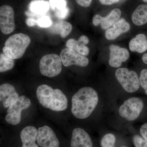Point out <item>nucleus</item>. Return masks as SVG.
I'll list each match as a JSON object with an SVG mask.
<instances>
[{"instance_id":"26","label":"nucleus","mask_w":147,"mask_h":147,"mask_svg":"<svg viewBox=\"0 0 147 147\" xmlns=\"http://www.w3.org/2000/svg\"><path fill=\"white\" fill-rule=\"evenodd\" d=\"M50 3L52 8L57 10L67 7L66 0H50Z\"/></svg>"},{"instance_id":"25","label":"nucleus","mask_w":147,"mask_h":147,"mask_svg":"<svg viewBox=\"0 0 147 147\" xmlns=\"http://www.w3.org/2000/svg\"><path fill=\"white\" fill-rule=\"evenodd\" d=\"M37 26L41 28H50L53 25V22L50 17L47 16H42L37 20Z\"/></svg>"},{"instance_id":"13","label":"nucleus","mask_w":147,"mask_h":147,"mask_svg":"<svg viewBox=\"0 0 147 147\" xmlns=\"http://www.w3.org/2000/svg\"><path fill=\"white\" fill-rule=\"evenodd\" d=\"M70 146L94 147V145L89 134L83 129L76 127L72 131Z\"/></svg>"},{"instance_id":"16","label":"nucleus","mask_w":147,"mask_h":147,"mask_svg":"<svg viewBox=\"0 0 147 147\" xmlns=\"http://www.w3.org/2000/svg\"><path fill=\"white\" fill-rule=\"evenodd\" d=\"M37 132V129L34 126L24 127L20 133L22 144L21 147H39L36 143Z\"/></svg>"},{"instance_id":"24","label":"nucleus","mask_w":147,"mask_h":147,"mask_svg":"<svg viewBox=\"0 0 147 147\" xmlns=\"http://www.w3.org/2000/svg\"><path fill=\"white\" fill-rule=\"evenodd\" d=\"M131 140L134 147H147V142L139 134L133 135Z\"/></svg>"},{"instance_id":"10","label":"nucleus","mask_w":147,"mask_h":147,"mask_svg":"<svg viewBox=\"0 0 147 147\" xmlns=\"http://www.w3.org/2000/svg\"><path fill=\"white\" fill-rule=\"evenodd\" d=\"M36 142L40 147H59L57 137L50 127L45 125L38 129Z\"/></svg>"},{"instance_id":"31","label":"nucleus","mask_w":147,"mask_h":147,"mask_svg":"<svg viewBox=\"0 0 147 147\" xmlns=\"http://www.w3.org/2000/svg\"><path fill=\"white\" fill-rule=\"evenodd\" d=\"M26 24L30 27H33L35 26H37V20L32 18H27L26 20Z\"/></svg>"},{"instance_id":"23","label":"nucleus","mask_w":147,"mask_h":147,"mask_svg":"<svg viewBox=\"0 0 147 147\" xmlns=\"http://www.w3.org/2000/svg\"><path fill=\"white\" fill-rule=\"evenodd\" d=\"M116 142L115 135L113 133H107L100 139V147H115Z\"/></svg>"},{"instance_id":"1","label":"nucleus","mask_w":147,"mask_h":147,"mask_svg":"<svg viewBox=\"0 0 147 147\" xmlns=\"http://www.w3.org/2000/svg\"><path fill=\"white\" fill-rule=\"evenodd\" d=\"M98 100V94L93 88H81L71 98V113L77 119H86L94 111Z\"/></svg>"},{"instance_id":"34","label":"nucleus","mask_w":147,"mask_h":147,"mask_svg":"<svg viewBox=\"0 0 147 147\" xmlns=\"http://www.w3.org/2000/svg\"><path fill=\"white\" fill-rule=\"evenodd\" d=\"M142 61L145 64L147 65V53L144 54L142 58Z\"/></svg>"},{"instance_id":"2","label":"nucleus","mask_w":147,"mask_h":147,"mask_svg":"<svg viewBox=\"0 0 147 147\" xmlns=\"http://www.w3.org/2000/svg\"><path fill=\"white\" fill-rule=\"evenodd\" d=\"M38 100L43 107L56 112L63 111L68 107V100L65 95L59 89H54L42 84L36 91Z\"/></svg>"},{"instance_id":"36","label":"nucleus","mask_w":147,"mask_h":147,"mask_svg":"<svg viewBox=\"0 0 147 147\" xmlns=\"http://www.w3.org/2000/svg\"><path fill=\"white\" fill-rule=\"evenodd\" d=\"M119 147H127L126 146H122Z\"/></svg>"},{"instance_id":"5","label":"nucleus","mask_w":147,"mask_h":147,"mask_svg":"<svg viewBox=\"0 0 147 147\" xmlns=\"http://www.w3.org/2000/svg\"><path fill=\"white\" fill-rule=\"evenodd\" d=\"M144 107V102L141 98H129L120 106L119 114L122 118L128 121H132L139 117Z\"/></svg>"},{"instance_id":"33","label":"nucleus","mask_w":147,"mask_h":147,"mask_svg":"<svg viewBox=\"0 0 147 147\" xmlns=\"http://www.w3.org/2000/svg\"><path fill=\"white\" fill-rule=\"evenodd\" d=\"M78 40L84 43L85 45H87L89 42V39L85 35H82L80 36Z\"/></svg>"},{"instance_id":"11","label":"nucleus","mask_w":147,"mask_h":147,"mask_svg":"<svg viewBox=\"0 0 147 147\" xmlns=\"http://www.w3.org/2000/svg\"><path fill=\"white\" fill-rule=\"evenodd\" d=\"M109 49L110 53L109 64L112 67H119L122 63L126 61L129 58V53L125 48L113 44L110 45Z\"/></svg>"},{"instance_id":"18","label":"nucleus","mask_w":147,"mask_h":147,"mask_svg":"<svg viewBox=\"0 0 147 147\" xmlns=\"http://www.w3.org/2000/svg\"><path fill=\"white\" fill-rule=\"evenodd\" d=\"M131 21L134 25L142 26L147 23V4L140 5L132 13Z\"/></svg>"},{"instance_id":"15","label":"nucleus","mask_w":147,"mask_h":147,"mask_svg":"<svg viewBox=\"0 0 147 147\" xmlns=\"http://www.w3.org/2000/svg\"><path fill=\"white\" fill-rule=\"evenodd\" d=\"M130 28V25L128 22L124 18H121L107 30L105 33V38L108 40H113L122 34L128 32Z\"/></svg>"},{"instance_id":"4","label":"nucleus","mask_w":147,"mask_h":147,"mask_svg":"<svg viewBox=\"0 0 147 147\" xmlns=\"http://www.w3.org/2000/svg\"><path fill=\"white\" fill-rule=\"evenodd\" d=\"M116 79L125 92L133 93L140 88V83L138 74L135 71L127 68H120L115 73Z\"/></svg>"},{"instance_id":"28","label":"nucleus","mask_w":147,"mask_h":147,"mask_svg":"<svg viewBox=\"0 0 147 147\" xmlns=\"http://www.w3.org/2000/svg\"><path fill=\"white\" fill-rule=\"evenodd\" d=\"M69 9L67 7L57 10L56 15L58 18L60 19H64L68 15Z\"/></svg>"},{"instance_id":"8","label":"nucleus","mask_w":147,"mask_h":147,"mask_svg":"<svg viewBox=\"0 0 147 147\" xmlns=\"http://www.w3.org/2000/svg\"><path fill=\"white\" fill-rule=\"evenodd\" d=\"M60 57L63 64L66 67L72 65L85 67L89 63L88 59L86 56L80 55L69 48H66L62 50Z\"/></svg>"},{"instance_id":"6","label":"nucleus","mask_w":147,"mask_h":147,"mask_svg":"<svg viewBox=\"0 0 147 147\" xmlns=\"http://www.w3.org/2000/svg\"><path fill=\"white\" fill-rule=\"evenodd\" d=\"M39 69L43 76L50 78L58 76L62 69L60 57L54 54L44 55L40 61Z\"/></svg>"},{"instance_id":"9","label":"nucleus","mask_w":147,"mask_h":147,"mask_svg":"<svg viewBox=\"0 0 147 147\" xmlns=\"http://www.w3.org/2000/svg\"><path fill=\"white\" fill-rule=\"evenodd\" d=\"M15 28L14 12L11 6L3 5L0 7V30L3 34H10Z\"/></svg>"},{"instance_id":"29","label":"nucleus","mask_w":147,"mask_h":147,"mask_svg":"<svg viewBox=\"0 0 147 147\" xmlns=\"http://www.w3.org/2000/svg\"><path fill=\"white\" fill-rule=\"evenodd\" d=\"M140 135L147 142V123L144 124L140 129Z\"/></svg>"},{"instance_id":"7","label":"nucleus","mask_w":147,"mask_h":147,"mask_svg":"<svg viewBox=\"0 0 147 147\" xmlns=\"http://www.w3.org/2000/svg\"><path fill=\"white\" fill-rule=\"evenodd\" d=\"M31 104V101L25 96H19L9 107L5 119L7 123L11 125H17L21 119L22 110L28 109Z\"/></svg>"},{"instance_id":"22","label":"nucleus","mask_w":147,"mask_h":147,"mask_svg":"<svg viewBox=\"0 0 147 147\" xmlns=\"http://www.w3.org/2000/svg\"><path fill=\"white\" fill-rule=\"evenodd\" d=\"M15 62L13 59L8 57L3 53L0 55V72H5L14 67Z\"/></svg>"},{"instance_id":"20","label":"nucleus","mask_w":147,"mask_h":147,"mask_svg":"<svg viewBox=\"0 0 147 147\" xmlns=\"http://www.w3.org/2000/svg\"><path fill=\"white\" fill-rule=\"evenodd\" d=\"M65 45L67 48L72 49L83 56H87L89 54L88 47L79 40H76L73 38L69 39Z\"/></svg>"},{"instance_id":"32","label":"nucleus","mask_w":147,"mask_h":147,"mask_svg":"<svg viewBox=\"0 0 147 147\" xmlns=\"http://www.w3.org/2000/svg\"><path fill=\"white\" fill-rule=\"evenodd\" d=\"M119 0H99L100 2L104 5H111L118 2Z\"/></svg>"},{"instance_id":"3","label":"nucleus","mask_w":147,"mask_h":147,"mask_svg":"<svg viewBox=\"0 0 147 147\" xmlns=\"http://www.w3.org/2000/svg\"><path fill=\"white\" fill-rule=\"evenodd\" d=\"M30 42V38L28 35L16 34L6 40L3 53L12 59H18L23 57Z\"/></svg>"},{"instance_id":"19","label":"nucleus","mask_w":147,"mask_h":147,"mask_svg":"<svg viewBox=\"0 0 147 147\" xmlns=\"http://www.w3.org/2000/svg\"><path fill=\"white\" fill-rule=\"evenodd\" d=\"M51 32L59 34L61 37L64 38L67 36L72 30V26L70 23L64 21H60L52 26Z\"/></svg>"},{"instance_id":"21","label":"nucleus","mask_w":147,"mask_h":147,"mask_svg":"<svg viewBox=\"0 0 147 147\" xmlns=\"http://www.w3.org/2000/svg\"><path fill=\"white\" fill-rule=\"evenodd\" d=\"M29 7L32 12L42 15L49 10L50 4L44 0H33L30 3Z\"/></svg>"},{"instance_id":"27","label":"nucleus","mask_w":147,"mask_h":147,"mask_svg":"<svg viewBox=\"0 0 147 147\" xmlns=\"http://www.w3.org/2000/svg\"><path fill=\"white\" fill-rule=\"evenodd\" d=\"M139 80L140 85L147 95V69H142L140 73Z\"/></svg>"},{"instance_id":"14","label":"nucleus","mask_w":147,"mask_h":147,"mask_svg":"<svg viewBox=\"0 0 147 147\" xmlns=\"http://www.w3.org/2000/svg\"><path fill=\"white\" fill-rule=\"evenodd\" d=\"M18 97L19 95L11 84L5 83L0 86V100L5 108H8Z\"/></svg>"},{"instance_id":"30","label":"nucleus","mask_w":147,"mask_h":147,"mask_svg":"<svg viewBox=\"0 0 147 147\" xmlns=\"http://www.w3.org/2000/svg\"><path fill=\"white\" fill-rule=\"evenodd\" d=\"M92 0H76V3L82 7H89L91 3Z\"/></svg>"},{"instance_id":"12","label":"nucleus","mask_w":147,"mask_h":147,"mask_svg":"<svg viewBox=\"0 0 147 147\" xmlns=\"http://www.w3.org/2000/svg\"><path fill=\"white\" fill-rule=\"evenodd\" d=\"M121 15V11L120 9L115 8L105 17L96 14L93 17L92 23L95 26L100 25L101 28L103 30H108L119 20Z\"/></svg>"},{"instance_id":"17","label":"nucleus","mask_w":147,"mask_h":147,"mask_svg":"<svg viewBox=\"0 0 147 147\" xmlns=\"http://www.w3.org/2000/svg\"><path fill=\"white\" fill-rule=\"evenodd\" d=\"M132 52L142 53L147 50V38L144 34H139L130 40L129 44Z\"/></svg>"},{"instance_id":"35","label":"nucleus","mask_w":147,"mask_h":147,"mask_svg":"<svg viewBox=\"0 0 147 147\" xmlns=\"http://www.w3.org/2000/svg\"><path fill=\"white\" fill-rule=\"evenodd\" d=\"M142 1L144 2L145 3H147V0H142Z\"/></svg>"}]
</instances>
